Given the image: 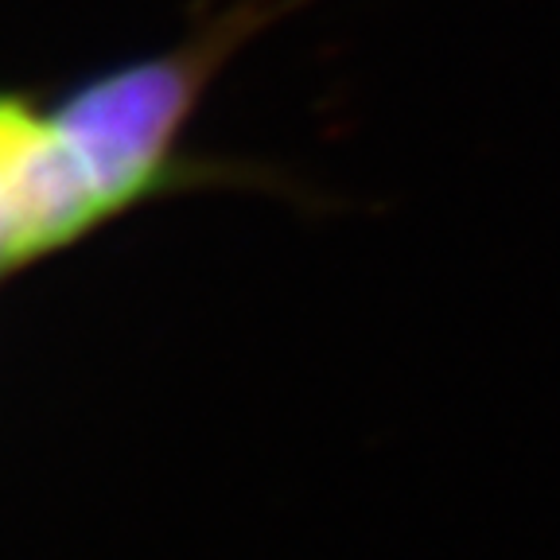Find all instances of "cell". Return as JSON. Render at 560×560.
<instances>
[{
  "instance_id": "obj_2",
  "label": "cell",
  "mask_w": 560,
  "mask_h": 560,
  "mask_svg": "<svg viewBox=\"0 0 560 560\" xmlns=\"http://www.w3.org/2000/svg\"><path fill=\"white\" fill-rule=\"evenodd\" d=\"M102 219L109 214L55 117L0 97V237L9 269L55 254Z\"/></svg>"
},
{
  "instance_id": "obj_1",
  "label": "cell",
  "mask_w": 560,
  "mask_h": 560,
  "mask_svg": "<svg viewBox=\"0 0 560 560\" xmlns=\"http://www.w3.org/2000/svg\"><path fill=\"white\" fill-rule=\"evenodd\" d=\"M254 24V9H237L191 44L86 82L55 109V125L86 167L105 214L149 199L172 179L179 132L202 86Z\"/></svg>"
}]
</instances>
